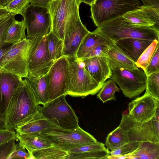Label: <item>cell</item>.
Segmentation results:
<instances>
[{
  "label": "cell",
  "mask_w": 159,
  "mask_h": 159,
  "mask_svg": "<svg viewBox=\"0 0 159 159\" xmlns=\"http://www.w3.org/2000/svg\"><path fill=\"white\" fill-rule=\"evenodd\" d=\"M68 69V60L65 56L57 60L50 68L47 74L49 101L67 95Z\"/></svg>",
  "instance_id": "cell-13"
},
{
  "label": "cell",
  "mask_w": 159,
  "mask_h": 159,
  "mask_svg": "<svg viewBox=\"0 0 159 159\" xmlns=\"http://www.w3.org/2000/svg\"><path fill=\"white\" fill-rule=\"evenodd\" d=\"M126 132L120 126L109 134L105 142L107 149L113 151L129 142Z\"/></svg>",
  "instance_id": "cell-28"
},
{
  "label": "cell",
  "mask_w": 159,
  "mask_h": 159,
  "mask_svg": "<svg viewBox=\"0 0 159 159\" xmlns=\"http://www.w3.org/2000/svg\"><path fill=\"white\" fill-rule=\"evenodd\" d=\"M158 43L159 40L155 39L144 50L135 63L138 68L142 69L143 71L144 70L148 64Z\"/></svg>",
  "instance_id": "cell-32"
},
{
  "label": "cell",
  "mask_w": 159,
  "mask_h": 159,
  "mask_svg": "<svg viewBox=\"0 0 159 159\" xmlns=\"http://www.w3.org/2000/svg\"><path fill=\"white\" fill-rule=\"evenodd\" d=\"M80 5L76 0H53L48 7L52 31L63 40L66 31L72 26L79 16Z\"/></svg>",
  "instance_id": "cell-5"
},
{
  "label": "cell",
  "mask_w": 159,
  "mask_h": 159,
  "mask_svg": "<svg viewBox=\"0 0 159 159\" xmlns=\"http://www.w3.org/2000/svg\"><path fill=\"white\" fill-rule=\"evenodd\" d=\"M153 41L128 38L120 39L114 43L124 54L135 63L143 52Z\"/></svg>",
  "instance_id": "cell-19"
},
{
  "label": "cell",
  "mask_w": 159,
  "mask_h": 159,
  "mask_svg": "<svg viewBox=\"0 0 159 159\" xmlns=\"http://www.w3.org/2000/svg\"><path fill=\"white\" fill-rule=\"evenodd\" d=\"M47 46L51 59L56 61L62 56L63 40L59 38L50 30L46 35Z\"/></svg>",
  "instance_id": "cell-29"
},
{
  "label": "cell",
  "mask_w": 159,
  "mask_h": 159,
  "mask_svg": "<svg viewBox=\"0 0 159 159\" xmlns=\"http://www.w3.org/2000/svg\"><path fill=\"white\" fill-rule=\"evenodd\" d=\"M39 105H44L49 101L47 74L40 77L25 78Z\"/></svg>",
  "instance_id": "cell-23"
},
{
  "label": "cell",
  "mask_w": 159,
  "mask_h": 159,
  "mask_svg": "<svg viewBox=\"0 0 159 159\" xmlns=\"http://www.w3.org/2000/svg\"><path fill=\"white\" fill-rule=\"evenodd\" d=\"M39 105L25 78L16 90L8 106L5 119L7 129H14L26 118L36 113Z\"/></svg>",
  "instance_id": "cell-1"
},
{
  "label": "cell",
  "mask_w": 159,
  "mask_h": 159,
  "mask_svg": "<svg viewBox=\"0 0 159 159\" xmlns=\"http://www.w3.org/2000/svg\"><path fill=\"white\" fill-rule=\"evenodd\" d=\"M12 45V44H7L0 47V66L4 55Z\"/></svg>",
  "instance_id": "cell-46"
},
{
  "label": "cell",
  "mask_w": 159,
  "mask_h": 159,
  "mask_svg": "<svg viewBox=\"0 0 159 159\" xmlns=\"http://www.w3.org/2000/svg\"><path fill=\"white\" fill-rule=\"evenodd\" d=\"M35 38H26L12 45L3 57L0 70L22 79L28 77V60Z\"/></svg>",
  "instance_id": "cell-6"
},
{
  "label": "cell",
  "mask_w": 159,
  "mask_h": 159,
  "mask_svg": "<svg viewBox=\"0 0 159 159\" xmlns=\"http://www.w3.org/2000/svg\"><path fill=\"white\" fill-rule=\"evenodd\" d=\"M32 159V156L30 153L26 151L25 148L21 147L18 144L16 148L9 158V159Z\"/></svg>",
  "instance_id": "cell-40"
},
{
  "label": "cell",
  "mask_w": 159,
  "mask_h": 159,
  "mask_svg": "<svg viewBox=\"0 0 159 159\" xmlns=\"http://www.w3.org/2000/svg\"><path fill=\"white\" fill-rule=\"evenodd\" d=\"M122 17L126 21L131 24L139 26H151L159 31L150 15L140 7L128 12Z\"/></svg>",
  "instance_id": "cell-24"
},
{
  "label": "cell",
  "mask_w": 159,
  "mask_h": 159,
  "mask_svg": "<svg viewBox=\"0 0 159 159\" xmlns=\"http://www.w3.org/2000/svg\"><path fill=\"white\" fill-rule=\"evenodd\" d=\"M55 61L49 55L46 36L35 37L28 60V77L47 74Z\"/></svg>",
  "instance_id": "cell-12"
},
{
  "label": "cell",
  "mask_w": 159,
  "mask_h": 159,
  "mask_svg": "<svg viewBox=\"0 0 159 159\" xmlns=\"http://www.w3.org/2000/svg\"><path fill=\"white\" fill-rule=\"evenodd\" d=\"M53 0H30V3L44 7H48L50 2Z\"/></svg>",
  "instance_id": "cell-45"
},
{
  "label": "cell",
  "mask_w": 159,
  "mask_h": 159,
  "mask_svg": "<svg viewBox=\"0 0 159 159\" xmlns=\"http://www.w3.org/2000/svg\"><path fill=\"white\" fill-rule=\"evenodd\" d=\"M0 129H7L5 124L0 120Z\"/></svg>",
  "instance_id": "cell-51"
},
{
  "label": "cell",
  "mask_w": 159,
  "mask_h": 159,
  "mask_svg": "<svg viewBox=\"0 0 159 159\" xmlns=\"http://www.w3.org/2000/svg\"><path fill=\"white\" fill-rule=\"evenodd\" d=\"M159 102L158 103L156 107V111L155 113V117L159 121Z\"/></svg>",
  "instance_id": "cell-49"
},
{
  "label": "cell",
  "mask_w": 159,
  "mask_h": 159,
  "mask_svg": "<svg viewBox=\"0 0 159 159\" xmlns=\"http://www.w3.org/2000/svg\"><path fill=\"white\" fill-rule=\"evenodd\" d=\"M105 149L106 148L105 147V144L98 142L95 143L75 148L70 150V152L72 153H81Z\"/></svg>",
  "instance_id": "cell-39"
},
{
  "label": "cell",
  "mask_w": 159,
  "mask_h": 159,
  "mask_svg": "<svg viewBox=\"0 0 159 159\" xmlns=\"http://www.w3.org/2000/svg\"><path fill=\"white\" fill-rule=\"evenodd\" d=\"M16 137L19 141V144L30 154L33 151L53 145L48 139L40 133L16 132Z\"/></svg>",
  "instance_id": "cell-20"
},
{
  "label": "cell",
  "mask_w": 159,
  "mask_h": 159,
  "mask_svg": "<svg viewBox=\"0 0 159 159\" xmlns=\"http://www.w3.org/2000/svg\"><path fill=\"white\" fill-rule=\"evenodd\" d=\"M27 30V38L43 37L51 29V20L48 7L30 4L21 14Z\"/></svg>",
  "instance_id": "cell-11"
},
{
  "label": "cell",
  "mask_w": 159,
  "mask_h": 159,
  "mask_svg": "<svg viewBox=\"0 0 159 159\" xmlns=\"http://www.w3.org/2000/svg\"><path fill=\"white\" fill-rule=\"evenodd\" d=\"M111 71L110 78L125 97L130 99L138 97L146 89L147 75L142 69L130 70L117 68Z\"/></svg>",
  "instance_id": "cell-10"
},
{
  "label": "cell",
  "mask_w": 159,
  "mask_h": 159,
  "mask_svg": "<svg viewBox=\"0 0 159 159\" xmlns=\"http://www.w3.org/2000/svg\"><path fill=\"white\" fill-rule=\"evenodd\" d=\"M11 0H0V5L2 7H3Z\"/></svg>",
  "instance_id": "cell-50"
},
{
  "label": "cell",
  "mask_w": 159,
  "mask_h": 159,
  "mask_svg": "<svg viewBox=\"0 0 159 159\" xmlns=\"http://www.w3.org/2000/svg\"><path fill=\"white\" fill-rule=\"evenodd\" d=\"M89 32L82 23L79 16L74 25L64 33L62 56H76L80 43Z\"/></svg>",
  "instance_id": "cell-16"
},
{
  "label": "cell",
  "mask_w": 159,
  "mask_h": 159,
  "mask_svg": "<svg viewBox=\"0 0 159 159\" xmlns=\"http://www.w3.org/2000/svg\"><path fill=\"white\" fill-rule=\"evenodd\" d=\"M140 7L144 10L150 15L153 20L157 28L159 29V9L142 5H141Z\"/></svg>",
  "instance_id": "cell-43"
},
{
  "label": "cell",
  "mask_w": 159,
  "mask_h": 159,
  "mask_svg": "<svg viewBox=\"0 0 159 159\" xmlns=\"http://www.w3.org/2000/svg\"><path fill=\"white\" fill-rule=\"evenodd\" d=\"M15 16V15L10 13L7 20L0 27V47L7 44L4 42L6 31L9 25Z\"/></svg>",
  "instance_id": "cell-41"
},
{
  "label": "cell",
  "mask_w": 159,
  "mask_h": 159,
  "mask_svg": "<svg viewBox=\"0 0 159 159\" xmlns=\"http://www.w3.org/2000/svg\"><path fill=\"white\" fill-rule=\"evenodd\" d=\"M159 100L146 92L142 96L133 100L128 104L129 114L134 120L141 122L148 121L155 116Z\"/></svg>",
  "instance_id": "cell-14"
},
{
  "label": "cell",
  "mask_w": 159,
  "mask_h": 159,
  "mask_svg": "<svg viewBox=\"0 0 159 159\" xmlns=\"http://www.w3.org/2000/svg\"><path fill=\"white\" fill-rule=\"evenodd\" d=\"M70 152L54 145L33 151L31 154L34 159H68Z\"/></svg>",
  "instance_id": "cell-27"
},
{
  "label": "cell",
  "mask_w": 159,
  "mask_h": 159,
  "mask_svg": "<svg viewBox=\"0 0 159 159\" xmlns=\"http://www.w3.org/2000/svg\"><path fill=\"white\" fill-rule=\"evenodd\" d=\"M158 43L149 63L144 70L146 75L159 71V45Z\"/></svg>",
  "instance_id": "cell-38"
},
{
  "label": "cell",
  "mask_w": 159,
  "mask_h": 159,
  "mask_svg": "<svg viewBox=\"0 0 159 159\" xmlns=\"http://www.w3.org/2000/svg\"><path fill=\"white\" fill-rule=\"evenodd\" d=\"M85 69L99 84H103L106 80L110 78L111 70L107 57H97L81 60Z\"/></svg>",
  "instance_id": "cell-17"
},
{
  "label": "cell",
  "mask_w": 159,
  "mask_h": 159,
  "mask_svg": "<svg viewBox=\"0 0 159 159\" xmlns=\"http://www.w3.org/2000/svg\"><path fill=\"white\" fill-rule=\"evenodd\" d=\"M139 143L138 142H129L115 150L110 151V154L113 156H129L136 150Z\"/></svg>",
  "instance_id": "cell-35"
},
{
  "label": "cell",
  "mask_w": 159,
  "mask_h": 159,
  "mask_svg": "<svg viewBox=\"0 0 159 159\" xmlns=\"http://www.w3.org/2000/svg\"><path fill=\"white\" fill-rule=\"evenodd\" d=\"M26 29L24 20L18 21L14 17L6 31L4 39L5 43L13 45L26 39Z\"/></svg>",
  "instance_id": "cell-25"
},
{
  "label": "cell",
  "mask_w": 159,
  "mask_h": 159,
  "mask_svg": "<svg viewBox=\"0 0 159 159\" xmlns=\"http://www.w3.org/2000/svg\"><path fill=\"white\" fill-rule=\"evenodd\" d=\"M7 18L0 20V27L4 23V22L7 20L8 17Z\"/></svg>",
  "instance_id": "cell-52"
},
{
  "label": "cell",
  "mask_w": 159,
  "mask_h": 159,
  "mask_svg": "<svg viewBox=\"0 0 159 159\" xmlns=\"http://www.w3.org/2000/svg\"><path fill=\"white\" fill-rule=\"evenodd\" d=\"M16 139H12L0 145V159H9L17 146L15 142Z\"/></svg>",
  "instance_id": "cell-36"
},
{
  "label": "cell",
  "mask_w": 159,
  "mask_h": 159,
  "mask_svg": "<svg viewBox=\"0 0 159 159\" xmlns=\"http://www.w3.org/2000/svg\"><path fill=\"white\" fill-rule=\"evenodd\" d=\"M119 126L126 132L129 142L159 143V121L155 117L148 121L141 122L133 119L129 113L122 114Z\"/></svg>",
  "instance_id": "cell-9"
},
{
  "label": "cell",
  "mask_w": 159,
  "mask_h": 159,
  "mask_svg": "<svg viewBox=\"0 0 159 159\" xmlns=\"http://www.w3.org/2000/svg\"><path fill=\"white\" fill-rule=\"evenodd\" d=\"M141 6L139 0H96L90 5V17L98 27Z\"/></svg>",
  "instance_id": "cell-4"
},
{
  "label": "cell",
  "mask_w": 159,
  "mask_h": 159,
  "mask_svg": "<svg viewBox=\"0 0 159 159\" xmlns=\"http://www.w3.org/2000/svg\"><path fill=\"white\" fill-rule=\"evenodd\" d=\"M10 13L4 7H0V20L7 18Z\"/></svg>",
  "instance_id": "cell-47"
},
{
  "label": "cell",
  "mask_w": 159,
  "mask_h": 159,
  "mask_svg": "<svg viewBox=\"0 0 159 159\" xmlns=\"http://www.w3.org/2000/svg\"><path fill=\"white\" fill-rule=\"evenodd\" d=\"M40 134L54 145L68 151L75 148L98 142L93 135L80 127L71 129L57 127Z\"/></svg>",
  "instance_id": "cell-8"
},
{
  "label": "cell",
  "mask_w": 159,
  "mask_h": 159,
  "mask_svg": "<svg viewBox=\"0 0 159 159\" xmlns=\"http://www.w3.org/2000/svg\"><path fill=\"white\" fill-rule=\"evenodd\" d=\"M110 46L109 45L105 44L98 45L92 49L80 60H83L87 59L97 57H107Z\"/></svg>",
  "instance_id": "cell-37"
},
{
  "label": "cell",
  "mask_w": 159,
  "mask_h": 159,
  "mask_svg": "<svg viewBox=\"0 0 159 159\" xmlns=\"http://www.w3.org/2000/svg\"><path fill=\"white\" fill-rule=\"evenodd\" d=\"M114 43L106 36L100 34L89 32L84 38L78 49L76 57L81 59L96 46L102 44L111 46Z\"/></svg>",
  "instance_id": "cell-22"
},
{
  "label": "cell",
  "mask_w": 159,
  "mask_h": 159,
  "mask_svg": "<svg viewBox=\"0 0 159 159\" xmlns=\"http://www.w3.org/2000/svg\"><path fill=\"white\" fill-rule=\"evenodd\" d=\"M97 95V98L103 103L109 101H116V92H119L120 88L112 79L105 81Z\"/></svg>",
  "instance_id": "cell-30"
},
{
  "label": "cell",
  "mask_w": 159,
  "mask_h": 159,
  "mask_svg": "<svg viewBox=\"0 0 159 159\" xmlns=\"http://www.w3.org/2000/svg\"><path fill=\"white\" fill-rule=\"evenodd\" d=\"M59 127L44 117L39 111L28 117L14 129L20 133H41L50 129Z\"/></svg>",
  "instance_id": "cell-18"
},
{
  "label": "cell",
  "mask_w": 159,
  "mask_h": 159,
  "mask_svg": "<svg viewBox=\"0 0 159 159\" xmlns=\"http://www.w3.org/2000/svg\"><path fill=\"white\" fill-rule=\"evenodd\" d=\"M30 3V0H12L4 7L11 14L21 15Z\"/></svg>",
  "instance_id": "cell-34"
},
{
  "label": "cell",
  "mask_w": 159,
  "mask_h": 159,
  "mask_svg": "<svg viewBox=\"0 0 159 159\" xmlns=\"http://www.w3.org/2000/svg\"><path fill=\"white\" fill-rule=\"evenodd\" d=\"M93 32L102 34L114 43L121 39L134 38L159 40V31L151 26L135 25L120 17L97 27Z\"/></svg>",
  "instance_id": "cell-2"
},
{
  "label": "cell",
  "mask_w": 159,
  "mask_h": 159,
  "mask_svg": "<svg viewBox=\"0 0 159 159\" xmlns=\"http://www.w3.org/2000/svg\"><path fill=\"white\" fill-rule=\"evenodd\" d=\"M66 95L61 96L39 106V111L45 118L59 127L67 129L77 128L79 118L75 111L67 102Z\"/></svg>",
  "instance_id": "cell-7"
},
{
  "label": "cell",
  "mask_w": 159,
  "mask_h": 159,
  "mask_svg": "<svg viewBox=\"0 0 159 159\" xmlns=\"http://www.w3.org/2000/svg\"><path fill=\"white\" fill-rule=\"evenodd\" d=\"M145 92L159 100V71L147 75Z\"/></svg>",
  "instance_id": "cell-31"
},
{
  "label": "cell",
  "mask_w": 159,
  "mask_h": 159,
  "mask_svg": "<svg viewBox=\"0 0 159 159\" xmlns=\"http://www.w3.org/2000/svg\"><path fill=\"white\" fill-rule=\"evenodd\" d=\"M107 57L111 70L117 68L130 70L138 68L135 63L124 54L115 43L110 46Z\"/></svg>",
  "instance_id": "cell-21"
},
{
  "label": "cell",
  "mask_w": 159,
  "mask_h": 159,
  "mask_svg": "<svg viewBox=\"0 0 159 159\" xmlns=\"http://www.w3.org/2000/svg\"><path fill=\"white\" fill-rule=\"evenodd\" d=\"M144 7H148L159 9V0H140Z\"/></svg>",
  "instance_id": "cell-44"
},
{
  "label": "cell",
  "mask_w": 159,
  "mask_h": 159,
  "mask_svg": "<svg viewBox=\"0 0 159 159\" xmlns=\"http://www.w3.org/2000/svg\"><path fill=\"white\" fill-rule=\"evenodd\" d=\"M22 80L13 74L0 70V120L5 124L9 103Z\"/></svg>",
  "instance_id": "cell-15"
},
{
  "label": "cell",
  "mask_w": 159,
  "mask_h": 159,
  "mask_svg": "<svg viewBox=\"0 0 159 159\" xmlns=\"http://www.w3.org/2000/svg\"><path fill=\"white\" fill-rule=\"evenodd\" d=\"M127 159H159V143L139 142L137 149Z\"/></svg>",
  "instance_id": "cell-26"
},
{
  "label": "cell",
  "mask_w": 159,
  "mask_h": 159,
  "mask_svg": "<svg viewBox=\"0 0 159 159\" xmlns=\"http://www.w3.org/2000/svg\"><path fill=\"white\" fill-rule=\"evenodd\" d=\"M16 134L13 129H0V145L16 138Z\"/></svg>",
  "instance_id": "cell-42"
},
{
  "label": "cell",
  "mask_w": 159,
  "mask_h": 159,
  "mask_svg": "<svg viewBox=\"0 0 159 159\" xmlns=\"http://www.w3.org/2000/svg\"><path fill=\"white\" fill-rule=\"evenodd\" d=\"M110 155V151L106 149L84 152H70L68 159H107Z\"/></svg>",
  "instance_id": "cell-33"
},
{
  "label": "cell",
  "mask_w": 159,
  "mask_h": 159,
  "mask_svg": "<svg viewBox=\"0 0 159 159\" xmlns=\"http://www.w3.org/2000/svg\"><path fill=\"white\" fill-rule=\"evenodd\" d=\"M77 3L80 5L82 2H83L91 5L96 0H76Z\"/></svg>",
  "instance_id": "cell-48"
},
{
  "label": "cell",
  "mask_w": 159,
  "mask_h": 159,
  "mask_svg": "<svg viewBox=\"0 0 159 159\" xmlns=\"http://www.w3.org/2000/svg\"><path fill=\"white\" fill-rule=\"evenodd\" d=\"M67 57L69 63L67 95L84 98L98 93L103 84L91 76L82 61L76 56Z\"/></svg>",
  "instance_id": "cell-3"
},
{
  "label": "cell",
  "mask_w": 159,
  "mask_h": 159,
  "mask_svg": "<svg viewBox=\"0 0 159 159\" xmlns=\"http://www.w3.org/2000/svg\"><path fill=\"white\" fill-rule=\"evenodd\" d=\"M0 7H2L0 5Z\"/></svg>",
  "instance_id": "cell-53"
}]
</instances>
